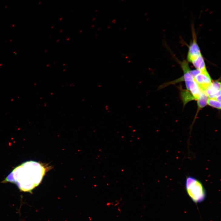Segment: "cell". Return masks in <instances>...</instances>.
<instances>
[{
  "label": "cell",
  "mask_w": 221,
  "mask_h": 221,
  "mask_svg": "<svg viewBox=\"0 0 221 221\" xmlns=\"http://www.w3.org/2000/svg\"><path fill=\"white\" fill-rule=\"evenodd\" d=\"M191 63L197 69L201 72L207 71L204 60L202 55L193 61Z\"/></svg>",
  "instance_id": "7"
},
{
  "label": "cell",
  "mask_w": 221,
  "mask_h": 221,
  "mask_svg": "<svg viewBox=\"0 0 221 221\" xmlns=\"http://www.w3.org/2000/svg\"><path fill=\"white\" fill-rule=\"evenodd\" d=\"M185 188L188 195L196 203H202L206 197V192L202 182L192 176L188 177L186 180Z\"/></svg>",
  "instance_id": "2"
},
{
  "label": "cell",
  "mask_w": 221,
  "mask_h": 221,
  "mask_svg": "<svg viewBox=\"0 0 221 221\" xmlns=\"http://www.w3.org/2000/svg\"><path fill=\"white\" fill-rule=\"evenodd\" d=\"M193 27V40L189 47L187 55V59L190 62L202 55L196 42V36L194 30V28Z\"/></svg>",
  "instance_id": "4"
},
{
  "label": "cell",
  "mask_w": 221,
  "mask_h": 221,
  "mask_svg": "<svg viewBox=\"0 0 221 221\" xmlns=\"http://www.w3.org/2000/svg\"><path fill=\"white\" fill-rule=\"evenodd\" d=\"M209 98L205 91H203L197 100V104L199 109L203 108L207 104Z\"/></svg>",
  "instance_id": "8"
},
{
  "label": "cell",
  "mask_w": 221,
  "mask_h": 221,
  "mask_svg": "<svg viewBox=\"0 0 221 221\" xmlns=\"http://www.w3.org/2000/svg\"><path fill=\"white\" fill-rule=\"evenodd\" d=\"M185 82L187 90L190 92L194 100H197L203 91L194 80L186 82Z\"/></svg>",
  "instance_id": "6"
},
{
  "label": "cell",
  "mask_w": 221,
  "mask_h": 221,
  "mask_svg": "<svg viewBox=\"0 0 221 221\" xmlns=\"http://www.w3.org/2000/svg\"><path fill=\"white\" fill-rule=\"evenodd\" d=\"M209 98L221 102V84L219 81L212 82L205 91Z\"/></svg>",
  "instance_id": "5"
},
{
  "label": "cell",
  "mask_w": 221,
  "mask_h": 221,
  "mask_svg": "<svg viewBox=\"0 0 221 221\" xmlns=\"http://www.w3.org/2000/svg\"><path fill=\"white\" fill-rule=\"evenodd\" d=\"M182 96L184 104L190 101L194 100V98L189 91H184L182 92Z\"/></svg>",
  "instance_id": "10"
},
{
  "label": "cell",
  "mask_w": 221,
  "mask_h": 221,
  "mask_svg": "<svg viewBox=\"0 0 221 221\" xmlns=\"http://www.w3.org/2000/svg\"><path fill=\"white\" fill-rule=\"evenodd\" d=\"M47 167L35 161L24 162L13 169L3 182L14 183L20 191L32 193L41 182L49 169Z\"/></svg>",
  "instance_id": "1"
},
{
  "label": "cell",
  "mask_w": 221,
  "mask_h": 221,
  "mask_svg": "<svg viewBox=\"0 0 221 221\" xmlns=\"http://www.w3.org/2000/svg\"><path fill=\"white\" fill-rule=\"evenodd\" d=\"M207 104L209 106L218 109H221V102L214 99L209 98Z\"/></svg>",
  "instance_id": "9"
},
{
  "label": "cell",
  "mask_w": 221,
  "mask_h": 221,
  "mask_svg": "<svg viewBox=\"0 0 221 221\" xmlns=\"http://www.w3.org/2000/svg\"><path fill=\"white\" fill-rule=\"evenodd\" d=\"M194 80L203 91H205L212 82L208 71L200 72L194 77Z\"/></svg>",
  "instance_id": "3"
}]
</instances>
